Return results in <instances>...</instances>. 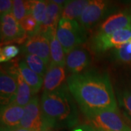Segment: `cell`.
<instances>
[{"label":"cell","instance_id":"15","mask_svg":"<svg viewBox=\"0 0 131 131\" xmlns=\"http://www.w3.org/2000/svg\"><path fill=\"white\" fill-rule=\"evenodd\" d=\"M24 114V108L13 102L1 108V125L9 128L20 126Z\"/></svg>","mask_w":131,"mask_h":131},{"label":"cell","instance_id":"21","mask_svg":"<svg viewBox=\"0 0 131 131\" xmlns=\"http://www.w3.org/2000/svg\"><path fill=\"white\" fill-rule=\"evenodd\" d=\"M25 61L28 67L33 71L41 76L42 77L45 76L49 66L42 58L34 55L26 54L25 56Z\"/></svg>","mask_w":131,"mask_h":131},{"label":"cell","instance_id":"30","mask_svg":"<svg viewBox=\"0 0 131 131\" xmlns=\"http://www.w3.org/2000/svg\"><path fill=\"white\" fill-rule=\"evenodd\" d=\"M12 129V131H31V130H29L28 129H25L24 127H22L18 126V127H14V128H11Z\"/></svg>","mask_w":131,"mask_h":131},{"label":"cell","instance_id":"6","mask_svg":"<svg viewBox=\"0 0 131 131\" xmlns=\"http://www.w3.org/2000/svg\"><path fill=\"white\" fill-rule=\"evenodd\" d=\"M131 39V27L123 28L112 34L95 35L92 40V49L95 52H103L112 47H116Z\"/></svg>","mask_w":131,"mask_h":131},{"label":"cell","instance_id":"32","mask_svg":"<svg viewBox=\"0 0 131 131\" xmlns=\"http://www.w3.org/2000/svg\"><path fill=\"white\" fill-rule=\"evenodd\" d=\"M96 130L98 131H106V130H101V129H97V128H95Z\"/></svg>","mask_w":131,"mask_h":131},{"label":"cell","instance_id":"7","mask_svg":"<svg viewBox=\"0 0 131 131\" xmlns=\"http://www.w3.org/2000/svg\"><path fill=\"white\" fill-rule=\"evenodd\" d=\"M28 34L20 27L19 22L13 13L1 17V43H21L27 38Z\"/></svg>","mask_w":131,"mask_h":131},{"label":"cell","instance_id":"18","mask_svg":"<svg viewBox=\"0 0 131 131\" xmlns=\"http://www.w3.org/2000/svg\"><path fill=\"white\" fill-rule=\"evenodd\" d=\"M50 42V57L51 62L53 63L61 66H65L66 65V56L65 52L63 47L58 41L56 37V31L50 34L48 37Z\"/></svg>","mask_w":131,"mask_h":131},{"label":"cell","instance_id":"27","mask_svg":"<svg viewBox=\"0 0 131 131\" xmlns=\"http://www.w3.org/2000/svg\"><path fill=\"white\" fill-rule=\"evenodd\" d=\"M13 1L11 0H1L0 1V15L3 17L9 14L13 11Z\"/></svg>","mask_w":131,"mask_h":131},{"label":"cell","instance_id":"17","mask_svg":"<svg viewBox=\"0 0 131 131\" xmlns=\"http://www.w3.org/2000/svg\"><path fill=\"white\" fill-rule=\"evenodd\" d=\"M90 1L87 0H73L68 1L61 13V18L68 19L71 20H76L80 19L83 11L89 4Z\"/></svg>","mask_w":131,"mask_h":131},{"label":"cell","instance_id":"28","mask_svg":"<svg viewBox=\"0 0 131 131\" xmlns=\"http://www.w3.org/2000/svg\"><path fill=\"white\" fill-rule=\"evenodd\" d=\"M71 131H98L94 127H93L90 125L88 124H81L78 125L74 127H73V129Z\"/></svg>","mask_w":131,"mask_h":131},{"label":"cell","instance_id":"1","mask_svg":"<svg viewBox=\"0 0 131 131\" xmlns=\"http://www.w3.org/2000/svg\"><path fill=\"white\" fill-rule=\"evenodd\" d=\"M66 84L84 115L104 110H119L106 73L88 71L71 74L67 78Z\"/></svg>","mask_w":131,"mask_h":131},{"label":"cell","instance_id":"10","mask_svg":"<svg viewBox=\"0 0 131 131\" xmlns=\"http://www.w3.org/2000/svg\"><path fill=\"white\" fill-rule=\"evenodd\" d=\"M131 27V12L122 10L111 15L100 24L95 35H105Z\"/></svg>","mask_w":131,"mask_h":131},{"label":"cell","instance_id":"13","mask_svg":"<svg viewBox=\"0 0 131 131\" xmlns=\"http://www.w3.org/2000/svg\"><path fill=\"white\" fill-rule=\"evenodd\" d=\"M63 7L52 1H49L45 20L39 29L38 34H42L48 37L52 32L56 31L58 23L61 18Z\"/></svg>","mask_w":131,"mask_h":131},{"label":"cell","instance_id":"3","mask_svg":"<svg viewBox=\"0 0 131 131\" xmlns=\"http://www.w3.org/2000/svg\"><path fill=\"white\" fill-rule=\"evenodd\" d=\"M56 37L66 54L87 41V34L77 20L61 18L56 30Z\"/></svg>","mask_w":131,"mask_h":131},{"label":"cell","instance_id":"25","mask_svg":"<svg viewBox=\"0 0 131 131\" xmlns=\"http://www.w3.org/2000/svg\"><path fill=\"white\" fill-rule=\"evenodd\" d=\"M117 58L124 63L131 62V39L126 43L115 47Z\"/></svg>","mask_w":131,"mask_h":131},{"label":"cell","instance_id":"20","mask_svg":"<svg viewBox=\"0 0 131 131\" xmlns=\"http://www.w3.org/2000/svg\"><path fill=\"white\" fill-rule=\"evenodd\" d=\"M33 1L15 0L13 6V14L16 20L20 22L27 15L31 14Z\"/></svg>","mask_w":131,"mask_h":131},{"label":"cell","instance_id":"29","mask_svg":"<svg viewBox=\"0 0 131 131\" xmlns=\"http://www.w3.org/2000/svg\"><path fill=\"white\" fill-rule=\"evenodd\" d=\"M52 2H55L57 5H58L59 6L62 7H63V6L68 2V1H63V0H62V1H59V0H53Z\"/></svg>","mask_w":131,"mask_h":131},{"label":"cell","instance_id":"31","mask_svg":"<svg viewBox=\"0 0 131 131\" xmlns=\"http://www.w3.org/2000/svg\"><path fill=\"white\" fill-rule=\"evenodd\" d=\"M1 131H12V129L5 126H1Z\"/></svg>","mask_w":131,"mask_h":131},{"label":"cell","instance_id":"5","mask_svg":"<svg viewBox=\"0 0 131 131\" xmlns=\"http://www.w3.org/2000/svg\"><path fill=\"white\" fill-rule=\"evenodd\" d=\"M114 11V7L111 2L103 0L90 1L79 19L80 25L86 30L93 28L100 20L106 18Z\"/></svg>","mask_w":131,"mask_h":131},{"label":"cell","instance_id":"16","mask_svg":"<svg viewBox=\"0 0 131 131\" xmlns=\"http://www.w3.org/2000/svg\"><path fill=\"white\" fill-rule=\"evenodd\" d=\"M18 71L26 82L31 88L32 94L37 93L43 84V77L33 71L25 61H20L19 63Z\"/></svg>","mask_w":131,"mask_h":131},{"label":"cell","instance_id":"11","mask_svg":"<svg viewBox=\"0 0 131 131\" xmlns=\"http://www.w3.org/2000/svg\"><path fill=\"white\" fill-rule=\"evenodd\" d=\"M18 90L17 71L11 73L2 69L0 74L1 107L14 102Z\"/></svg>","mask_w":131,"mask_h":131},{"label":"cell","instance_id":"23","mask_svg":"<svg viewBox=\"0 0 131 131\" xmlns=\"http://www.w3.org/2000/svg\"><path fill=\"white\" fill-rule=\"evenodd\" d=\"M19 24L22 29L29 36V37L38 34V24L31 14L27 15L19 22Z\"/></svg>","mask_w":131,"mask_h":131},{"label":"cell","instance_id":"9","mask_svg":"<svg viewBox=\"0 0 131 131\" xmlns=\"http://www.w3.org/2000/svg\"><path fill=\"white\" fill-rule=\"evenodd\" d=\"M20 126L31 131H44L41 106L37 97L31 98L24 107V114Z\"/></svg>","mask_w":131,"mask_h":131},{"label":"cell","instance_id":"4","mask_svg":"<svg viewBox=\"0 0 131 131\" xmlns=\"http://www.w3.org/2000/svg\"><path fill=\"white\" fill-rule=\"evenodd\" d=\"M90 125L106 131H131V127L119 114V110H104L84 115Z\"/></svg>","mask_w":131,"mask_h":131},{"label":"cell","instance_id":"26","mask_svg":"<svg viewBox=\"0 0 131 131\" xmlns=\"http://www.w3.org/2000/svg\"><path fill=\"white\" fill-rule=\"evenodd\" d=\"M19 51L18 47L14 45H7L2 47L0 50V61L2 63L9 61L10 59L18 56Z\"/></svg>","mask_w":131,"mask_h":131},{"label":"cell","instance_id":"12","mask_svg":"<svg viewBox=\"0 0 131 131\" xmlns=\"http://www.w3.org/2000/svg\"><path fill=\"white\" fill-rule=\"evenodd\" d=\"M91 63L89 52L84 47H77L66 54V66L73 74L82 73Z\"/></svg>","mask_w":131,"mask_h":131},{"label":"cell","instance_id":"22","mask_svg":"<svg viewBox=\"0 0 131 131\" xmlns=\"http://www.w3.org/2000/svg\"><path fill=\"white\" fill-rule=\"evenodd\" d=\"M47 4H48V2L47 1H42V0L33 1L31 15L37 22L39 29L45 18Z\"/></svg>","mask_w":131,"mask_h":131},{"label":"cell","instance_id":"14","mask_svg":"<svg viewBox=\"0 0 131 131\" xmlns=\"http://www.w3.org/2000/svg\"><path fill=\"white\" fill-rule=\"evenodd\" d=\"M66 79L65 68L63 66L50 63L44 77V91L52 92L58 89L64 84Z\"/></svg>","mask_w":131,"mask_h":131},{"label":"cell","instance_id":"8","mask_svg":"<svg viewBox=\"0 0 131 131\" xmlns=\"http://www.w3.org/2000/svg\"><path fill=\"white\" fill-rule=\"evenodd\" d=\"M23 51L26 54L34 55L42 58L48 66L50 64V42L44 34H37L30 37L24 45Z\"/></svg>","mask_w":131,"mask_h":131},{"label":"cell","instance_id":"19","mask_svg":"<svg viewBox=\"0 0 131 131\" xmlns=\"http://www.w3.org/2000/svg\"><path fill=\"white\" fill-rule=\"evenodd\" d=\"M17 81H18V90L14 102L19 106L25 107L31 100L32 91L23 77L20 74L19 71H17Z\"/></svg>","mask_w":131,"mask_h":131},{"label":"cell","instance_id":"24","mask_svg":"<svg viewBox=\"0 0 131 131\" xmlns=\"http://www.w3.org/2000/svg\"><path fill=\"white\" fill-rule=\"evenodd\" d=\"M119 101L125 116L131 120V88H126L119 94Z\"/></svg>","mask_w":131,"mask_h":131},{"label":"cell","instance_id":"33","mask_svg":"<svg viewBox=\"0 0 131 131\" xmlns=\"http://www.w3.org/2000/svg\"><path fill=\"white\" fill-rule=\"evenodd\" d=\"M45 131H52V130H51V129H48V130H45Z\"/></svg>","mask_w":131,"mask_h":131},{"label":"cell","instance_id":"2","mask_svg":"<svg viewBox=\"0 0 131 131\" xmlns=\"http://www.w3.org/2000/svg\"><path fill=\"white\" fill-rule=\"evenodd\" d=\"M72 97L66 84L52 92H43L40 106L45 130L77 125L79 112Z\"/></svg>","mask_w":131,"mask_h":131}]
</instances>
